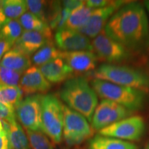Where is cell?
<instances>
[{"label": "cell", "mask_w": 149, "mask_h": 149, "mask_svg": "<svg viewBox=\"0 0 149 149\" xmlns=\"http://www.w3.org/2000/svg\"><path fill=\"white\" fill-rule=\"evenodd\" d=\"M88 149H137V147L130 141L98 134L89 139Z\"/></svg>", "instance_id": "ac0fdd59"}, {"label": "cell", "mask_w": 149, "mask_h": 149, "mask_svg": "<svg viewBox=\"0 0 149 149\" xmlns=\"http://www.w3.org/2000/svg\"><path fill=\"white\" fill-rule=\"evenodd\" d=\"M77 149H79V148H77Z\"/></svg>", "instance_id": "ab89813d"}, {"label": "cell", "mask_w": 149, "mask_h": 149, "mask_svg": "<svg viewBox=\"0 0 149 149\" xmlns=\"http://www.w3.org/2000/svg\"><path fill=\"white\" fill-rule=\"evenodd\" d=\"M13 46V45L8 41L4 40V39L0 38V61L7 52L12 49Z\"/></svg>", "instance_id": "1f68e13d"}, {"label": "cell", "mask_w": 149, "mask_h": 149, "mask_svg": "<svg viewBox=\"0 0 149 149\" xmlns=\"http://www.w3.org/2000/svg\"><path fill=\"white\" fill-rule=\"evenodd\" d=\"M91 43L93 53L98 60L105 61L106 64H117L129 60L133 57V52L106 35L104 31Z\"/></svg>", "instance_id": "52a82bcc"}, {"label": "cell", "mask_w": 149, "mask_h": 149, "mask_svg": "<svg viewBox=\"0 0 149 149\" xmlns=\"http://www.w3.org/2000/svg\"><path fill=\"white\" fill-rule=\"evenodd\" d=\"M3 129H4V128H3V122H2V121H1V120H0V133H1V132L3 131Z\"/></svg>", "instance_id": "e575fe53"}, {"label": "cell", "mask_w": 149, "mask_h": 149, "mask_svg": "<svg viewBox=\"0 0 149 149\" xmlns=\"http://www.w3.org/2000/svg\"><path fill=\"white\" fill-rule=\"evenodd\" d=\"M55 44L59 51L62 52L93 51L92 43L88 37L79 31L66 28L56 31Z\"/></svg>", "instance_id": "7c38bea8"}, {"label": "cell", "mask_w": 149, "mask_h": 149, "mask_svg": "<svg viewBox=\"0 0 149 149\" xmlns=\"http://www.w3.org/2000/svg\"><path fill=\"white\" fill-rule=\"evenodd\" d=\"M0 120L7 123L15 121V110L0 103Z\"/></svg>", "instance_id": "f1b7e54d"}, {"label": "cell", "mask_w": 149, "mask_h": 149, "mask_svg": "<svg viewBox=\"0 0 149 149\" xmlns=\"http://www.w3.org/2000/svg\"><path fill=\"white\" fill-rule=\"evenodd\" d=\"M26 130L31 149H54V144L43 132Z\"/></svg>", "instance_id": "484cf974"}, {"label": "cell", "mask_w": 149, "mask_h": 149, "mask_svg": "<svg viewBox=\"0 0 149 149\" xmlns=\"http://www.w3.org/2000/svg\"><path fill=\"white\" fill-rule=\"evenodd\" d=\"M61 58L66 61L72 71L76 72H93L97 68L98 59L93 51H61Z\"/></svg>", "instance_id": "9a60e30c"}, {"label": "cell", "mask_w": 149, "mask_h": 149, "mask_svg": "<svg viewBox=\"0 0 149 149\" xmlns=\"http://www.w3.org/2000/svg\"><path fill=\"white\" fill-rule=\"evenodd\" d=\"M3 10L8 19H19L26 12L27 6L23 0H5L2 1Z\"/></svg>", "instance_id": "d4e9b609"}, {"label": "cell", "mask_w": 149, "mask_h": 149, "mask_svg": "<svg viewBox=\"0 0 149 149\" xmlns=\"http://www.w3.org/2000/svg\"><path fill=\"white\" fill-rule=\"evenodd\" d=\"M111 1H108V0H88V1H85V3L89 8L98 9L107 6L111 3Z\"/></svg>", "instance_id": "f546056e"}, {"label": "cell", "mask_w": 149, "mask_h": 149, "mask_svg": "<svg viewBox=\"0 0 149 149\" xmlns=\"http://www.w3.org/2000/svg\"><path fill=\"white\" fill-rule=\"evenodd\" d=\"M91 85L101 98L114 102L132 112L142 109L146 102V93L138 89L97 79H93Z\"/></svg>", "instance_id": "277c9868"}, {"label": "cell", "mask_w": 149, "mask_h": 149, "mask_svg": "<svg viewBox=\"0 0 149 149\" xmlns=\"http://www.w3.org/2000/svg\"><path fill=\"white\" fill-rule=\"evenodd\" d=\"M38 68L51 84L62 82L70 78L73 73L69 66L61 57L53 59Z\"/></svg>", "instance_id": "2e32d148"}, {"label": "cell", "mask_w": 149, "mask_h": 149, "mask_svg": "<svg viewBox=\"0 0 149 149\" xmlns=\"http://www.w3.org/2000/svg\"><path fill=\"white\" fill-rule=\"evenodd\" d=\"M104 32L133 53L145 51L149 48V19L146 8L137 1H128L113 15Z\"/></svg>", "instance_id": "6da1fadb"}, {"label": "cell", "mask_w": 149, "mask_h": 149, "mask_svg": "<svg viewBox=\"0 0 149 149\" xmlns=\"http://www.w3.org/2000/svg\"><path fill=\"white\" fill-rule=\"evenodd\" d=\"M27 10L30 13L42 19L43 22L47 23V15L49 1L42 0H27L25 1Z\"/></svg>", "instance_id": "4316f807"}, {"label": "cell", "mask_w": 149, "mask_h": 149, "mask_svg": "<svg viewBox=\"0 0 149 149\" xmlns=\"http://www.w3.org/2000/svg\"><path fill=\"white\" fill-rule=\"evenodd\" d=\"M0 149H11L8 133L5 128L0 133Z\"/></svg>", "instance_id": "d6a6232c"}, {"label": "cell", "mask_w": 149, "mask_h": 149, "mask_svg": "<svg viewBox=\"0 0 149 149\" xmlns=\"http://www.w3.org/2000/svg\"><path fill=\"white\" fill-rule=\"evenodd\" d=\"M59 96L67 107L91 122L99 100L97 94L87 79L77 77L66 80L59 91Z\"/></svg>", "instance_id": "7a4b0ae2"}, {"label": "cell", "mask_w": 149, "mask_h": 149, "mask_svg": "<svg viewBox=\"0 0 149 149\" xmlns=\"http://www.w3.org/2000/svg\"><path fill=\"white\" fill-rule=\"evenodd\" d=\"M3 128L8 133L11 149H31L27 135L17 121L7 123L2 121Z\"/></svg>", "instance_id": "d6986e66"}, {"label": "cell", "mask_w": 149, "mask_h": 149, "mask_svg": "<svg viewBox=\"0 0 149 149\" xmlns=\"http://www.w3.org/2000/svg\"><path fill=\"white\" fill-rule=\"evenodd\" d=\"M93 10V9L89 8L84 3L81 6L72 11L67 19L64 28L79 31L88 22Z\"/></svg>", "instance_id": "ffe728a7"}, {"label": "cell", "mask_w": 149, "mask_h": 149, "mask_svg": "<svg viewBox=\"0 0 149 149\" xmlns=\"http://www.w3.org/2000/svg\"><path fill=\"white\" fill-rule=\"evenodd\" d=\"M22 74V72L0 65V84L10 86H18Z\"/></svg>", "instance_id": "83f0119b"}, {"label": "cell", "mask_w": 149, "mask_h": 149, "mask_svg": "<svg viewBox=\"0 0 149 149\" xmlns=\"http://www.w3.org/2000/svg\"><path fill=\"white\" fill-rule=\"evenodd\" d=\"M61 51L57 48L55 44L51 40L39 49L32 56L31 62L35 66H40L53 59L61 57Z\"/></svg>", "instance_id": "44dd1931"}, {"label": "cell", "mask_w": 149, "mask_h": 149, "mask_svg": "<svg viewBox=\"0 0 149 149\" xmlns=\"http://www.w3.org/2000/svg\"><path fill=\"white\" fill-rule=\"evenodd\" d=\"M19 21L25 31L51 32V29L48 24L30 12H26L19 19Z\"/></svg>", "instance_id": "cb8c5ba5"}, {"label": "cell", "mask_w": 149, "mask_h": 149, "mask_svg": "<svg viewBox=\"0 0 149 149\" xmlns=\"http://www.w3.org/2000/svg\"><path fill=\"white\" fill-rule=\"evenodd\" d=\"M63 137L67 145L70 146H77L93 135L91 125L82 115L65 104H63Z\"/></svg>", "instance_id": "8992f818"}, {"label": "cell", "mask_w": 149, "mask_h": 149, "mask_svg": "<svg viewBox=\"0 0 149 149\" xmlns=\"http://www.w3.org/2000/svg\"><path fill=\"white\" fill-rule=\"evenodd\" d=\"M42 95L35 94L22 100L15 108L17 118L26 130L43 132L42 123Z\"/></svg>", "instance_id": "9c48e42d"}, {"label": "cell", "mask_w": 149, "mask_h": 149, "mask_svg": "<svg viewBox=\"0 0 149 149\" xmlns=\"http://www.w3.org/2000/svg\"><path fill=\"white\" fill-rule=\"evenodd\" d=\"M145 149H149V143L146 145V148H145Z\"/></svg>", "instance_id": "8d00e7d4"}, {"label": "cell", "mask_w": 149, "mask_h": 149, "mask_svg": "<svg viewBox=\"0 0 149 149\" xmlns=\"http://www.w3.org/2000/svg\"><path fill=\"white\" fill-rule=\"evenodd\" d=\"M63 149H66V148H63Z\"/></svg>", "instance_id": "f35d334b"}, {"label": "cell", "mask_w": 149, "mask_h": 149, "mask_svg": "<svg viewBox=\"0 0 149 149\" xmlns=\"http://www.w3.org/2000/svg\"><path fill=\"white\" fill-rule=\"evenodd\" d=\"M127 2L126 1H112L107 6L93 9L88 22L79 30V32L89 39H94L104 31L113 15Z\"/></svg>", "instance_id": "8fae6325"}, {"label": "cell", "mask_w": 149, "mask_h": 149, "mask_svg": "<svg viewBox=\"0 0 149 149\" xmlns=\"http://www.w3.org/2000/svg\"><path fill=\"white\" fill-rule=\"evenodd\" d=\"M42 123L43 133L51 139L53 144H60L64 126L63 104L55 95L42 96Z\"/></svg>", "instance_id": "5b68a950"}, {"label": "cell", "mask_w": 149, "mask_h": 149, "mask_svg": "<svg viewBox=\"0 0 149 149\" xmlns=\"http://www.w3.org/2000/svg\"><path fill=\"white\" fill-rule=\"evenodd\" d=\"M23 93L18 86H10L0 84V103L15 110L22 101Z\"/></svg>", "instance_id": "7402d4cb"}, {"label": "cell", "mask_w": 149, "mask_h": 149, "mask_svg": "<svg viewBox=\"0 0 149 149\" xmlns=\"http://www.w3.org/2000/svg\"><path fill=\"white\" fill-rule=\"evenodd\" d=\"M132 111L111 100L102 99L98 104L91 120L93 130L99 132L115 122L131 116Z\"/></svg>", "instance_id": "30bf717a"}, {"label": "cell", "mask_w": 149, "mask_h": 149, "mask_svg": "<svg viewBox=\"0 0 149 149\" xmlns=\"http://www.w3.org/2000/svg\"><path fill=\"white\" fill-rule=\"evenodd\" d=\"M146 9L147 10V11L148 12V14H149V8H148V7H146Z\"/></svg>", "instance_id": "74e56055"}, {"label": "cell", "mask_w": 149, "mask_h": 149, "mask_svg": "<svg viewBox=\"0 0 149 149\" xmlns=\"http://www.w3.org/2000/svg\"><path fill=\"white\" fill-rule=\"evenodd\" d=\"M85 3V1H80V0H66V1H61L62 6L65 8L68 9L70 10H74L78 7L81 6Z\"/></svg>", "instance_id": "4dcf8cb0"}, {"label": "cell", "mask_w": 149, "mask_h": 149, "mask_svg": "<svg viewBox=\"0 0 149 149\" xmlns=\"http://www.w3.org/2000/svg\"><path fill=\"white\" fill-rule=\"evenodd\" d=\"M7 20H8V19L6 17L3 10L2 1H0V29L4 25V24L6 22Z\"/></svg>", "instance_id": "836d02e7"}, {"label": "cell", "mask_w": 149, "mask_h": 149, "mask_svg": "<svg viewBox=\"0 0 149 149\" xmlns=\"http://www.w3.org/2000/svg\"><path fill=\"white\" fill-rule=\"evenodd\" d=\"M51 40L52 32L24 31L13 48L30 57Z\"/></svg>", "instance_id": "5bb4252c"}, {"label": "cell", "mask_w": 149, "mask_h": 149, "mask_svg": "<svg viewBox=\"0 0 149 149\" xmlns=\"http://www.w3.org/2000/svg\"><path fill=\"white\" fill-rule=\"evenodd\" d=\"M23 32L24 29L19 19H8L0 29V38L6 40L14 46Z\"/></svg>", "instance_id": "603a6c76"}, {"label": "cell", "mask_w": 149, "mask_h": 149, "mask_svg": "<svg viewBox=\"0 0 149 149\" xmlns=\"http://www.w3.org/2000/svg\"><path fill=\"white\" fill-rule=\"evenodd\" d=\"M144 5H145V7H148V8H149V0L148 1H144Z\"/></svg>", "instance_id": "d590c367"}, {"label": "cell", "mask_w": 149, "mask_h": 149, "mask_svg": "<svg viewBox=\"0 0 149 149\" xmlns=\"http://www.w3.org/2000/svg\"><path fill=\"white\" fill-rule=\"evenodd\" d=\"M91 74L93 79L138 89L146 93L149 91V76L141 70L133 67L103 64Z\"/></svg>", "instance_id": "3957f363"}, {"label": "cell", "mask_w": 149, "mask_h": 149, "mask_svg": "<svg viewBox=\"0 0 149 149\" xmlns=\"http://www.w3.org/2000/svg\"><path fill=\"white\" fill-rule=\"evenodd\" d=\"M145 128L146 125L142 117L131 115L103 128L98 133L99 135L124 141H138L144 135Z\"/></svg>", "instance_id": "ba28073f"}, {"label": "cell", "mask_w": 149, "mask_h": 149, "mask_svg": "<svg viewBox=\"0 0 149 149\" xmlns=\"http://www.w3.org/2000/svg\"><path fill=\"white\" fill-rule=\"evenodd\" d=\"M19 88L25 95L36 93H45L51 88V84L44 77L38 67L33 66L24 71L20 79Z\"/></svg>", "instance_id": "4fadbf2b"}, {"label": "cell", "mask_w": 149, "mask_h": 149, "mask_svg": "<svg viewBox=\"0 0 149 149\" xmlns=\"http://www.w3.org/2000/svg\"><path fill=\"white\" fill-rule=\"evenodd\" d=\"M31 64L30 57L13 48L7 52L0 61L1 66L22 73L29 68Z\"/></svg>", "instance_id": "e0dca14e"}]
</instances>
